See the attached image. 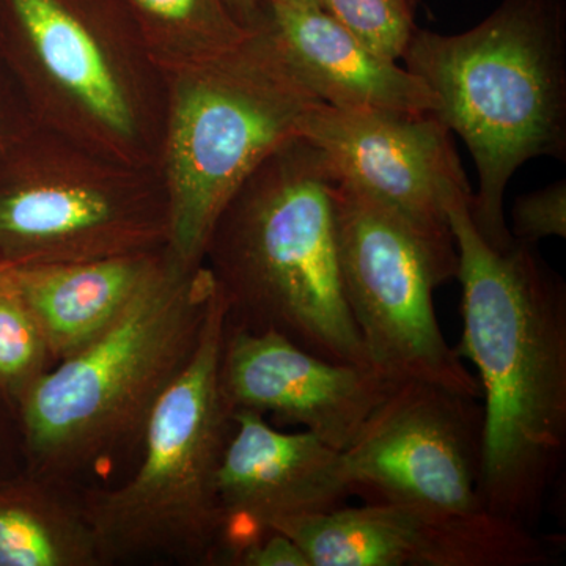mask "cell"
<instances>
[{
	"label": "cell",
	"instance_id": "1",
	"mask_svg": "<svg viewBox=\"0 0 566 566\" xmlns=\"http://www.w3.org/2000/svg\"><path fill=\"white\" fill-rule=\"evenodd\" d=\"M472 193L447 214L463 315L455 352L475 365L485 400L480 501L534 528L566 452V285L535 245L486 243Z\"/></svg>",
	"mask_w": 566,
	"mask_h": 566
},
{
	"label": "cell",
	"instance_id": "2",
	"mask_svg": "<svg viewBox=\"0 0 566 566\" xmlns=\"http://www.w3.org/2000/svg\"><path fill=\"white\" fill-rule=\"evenodd\" d=\"M401 61L434 93L436 115L474 158L469 202L486 243H515L505 222L506 186L534 158H566L564 0H502L457 35L416 29Z\"/></svg>",
	"mask_w": 566,
	"mask_h": 566
},
{
	"label": "cell",
	"instance_id": "3",
	"mask_svg": "<svg viewBox=\"0 0 566 566\" xmlns=\"http://www.w3.org/2000/svg\"><path fill=\"white\" fill-rule=\"evenodd\" d=\"M334 177L311 142L271 153L223 208L208 241L227 323L274 331L307 352L370 367L338 266Z\"/></svg>",
	"mask_w": 566,
	"mask_h": 566
},
{
	"label": "cell",
	"instance_id": "4",
	"mask_svg": "<svg viewBox=\"0 0 566 566\" xmlns=\"http://www.w3.org/2000/svg\"><path fill=\"white\" fill-rule=\"evenodd\" d=\"M216 290L212 273L172 256L95 340L41 376L21 401L41 476L65 483L142 441L196 353Z\"/></svg>",
	"mask_w": 566,
	"mask_h": 566
},
{
	"label": "cell",
	"instance_id": "5",
	"mask_svg": "<svg viewBox=\"0 0 566 566\" xmlns=\"http://www.w3.org/2000/svg\"><path fill=\"white\" fill-rule=\"evenodd\" d=\"M227 312L218 285L196 353L148 419L136 474L81 499L104 565L148 557L214 564L218 475L234 428L219 382Z\"/></svg>",
	"mask_w": 566,
	"mask_h": 566
},
{
	"label": "cell",
	"instance_id": "6",
	"mask_svg": "<svg viewBox=\"0 0 566 566\" xmlns=\"http://www.w3.org/2000/svg\"><path fill=\"white\" fill-rule=\"evenodd\" d=\"M316 103L266 28L182 88L170 139L177 262L196 266L223 208L271 153L297 136Z\"/></svg>",
	"mask_w": 566,
	"mask_h": 566
},
{
	"label": "cell",
	"instance_id": "7",
	"mask_svg": "<svg viewBox=\"0 0 566 566\" xmlns=\"http://www.w3.org/2000/svg\"><path fill=\"white\" fill-rule=\"evenodd\" d=\"M333 208L342 286L370 368L392 385L482 397L436 316V289L457 279L455 243L424 237L344 182L334 181Z\"/></svg>",
	"mask_w": 566,
	"mask_h": 566
},
{
	"label": "cell",
	"instance_id": "8",
	"mask_svg": "<svg viewBox=\"0 0 566 566\" xmlns=\"http://www.w3.org/2000/svg\"><path fill=\"white\" fill-rule=\"evenodd\" d=\"M483 406L423 381L395 385L344 450L352 495L364 504L446 513L480 501Z\"/></svg>",
	"mask_w": 566,
	"mask_h": 566
},
{
	"label": "cell",
	"instance_id": "9",
	"mask_svg": "<svg viewBox=\"0 0 566 566\" xmlns=\"http://www.w3.org/2000/svg\"><path fill=\"white\" fill-rule=\"evenodd\" d=\"M297 136L318 148L335 181L424 237L455 243L447 208L472 191L452 132L438 115L340 111L319 102L301 118Z\"/></svg>",
	"mask_w": 566,
	"mask_h": 566
},
{
	"label": "cell",
	"instance_id": "10",
	"mask_svg": "<svg viewBox=\"0 0 566 566\" xmlns=\"http://www.w3.org/2000/svg\"><path fill=\"white\" fill-rule=\"evenodd\" d=\"M311 566H543L549 543L534 528L488 510L344 505L281 524Z\"/></svg>",
	"mask_w": 566,
	"mask_h": 566
},
{
	"label": "cell",
	"instance_id": "11",
	"mask_svg": "<svg viewBox=\"0 0 566 566\" xmlns=\"http://www.w3.org/2000/svg\"><path fill=\"white\" fill-rule=\"evenodd\" d=\"M219 382L233 415L273 417L342 452L395 386L374 368L323 359L274 331L229 323Z\"/></svg>",
	"mask_w": 566,
	"mask_h": 566
},
{
	"label": "cell",
	"instance_id": "12",
	"mask_svg": "<svg viewBox=\"0 0 566 566\" xmlns=\"http://www.w3.org/2000/svg\"><path fill=\"white\" fill-rule=\"evenodd\" d=\"M233 417L218 475L221 565L286 521L333 512L353 497L342 450L308 431L279 430L256 412Z\"/></svg>",
	"mask_w": 566,
	"mask_h": 566
},
{
	"label": "cell",
	"instance_id": "13",
	"mask_svg": "<svg viewBox=\"0 0 566 566\" xmlns=\"http://www.w3.org/2000/svg\"><path fill=\"white\" fill-rule=\"evenodd\" d=\"M264 28L290 69L319 102L340 111L436 115L422 80L382 57L319 6L273 0Z\"/></svg>",
	"mask_w": 566,
	"mask_h": 566
},
{
	"label": "cell",
	"instance_id": "14",
	"mask_svg": "<svg viewBox=\"0 0 566 566\" xmlns=\"http://www.w3.org/2000/svg\"><path fill=\"white\" fill-rule=\"evenodd\" d=\"M158 226L125 216L109 197L80 186H35L0 197V241L29 262L73 263L136 255Z\"/></svg>",
	"mask_w": 566,
	"mask_h": 566
},
{
	"label": "cell",
	"instance_id": "15",
	"mask_svg": "<svg viewBox=\"0 0 566 566\" xmlns=\"http://www.w3.org/2000/svg\"><path fill=\"white\" fill-rule=\"evenodd\" d=\"M155 270L140 255L13 268L55 364L107 329Z\"/></svg>",
	"mask_w": 566,
	"mask_h": 566
},
{
	"label": "cell",
	"instance_id": "16",
	"mask_svg": "<svg viewBox=\"0 0 566 566\" xmlns=\"http://www.w3.org/2000/svg\"><path fill=\"white\" fill-rule=\"evenodd\" d=\"M32 46L63 87L115 132L129 133L133 115L98 41L66 0H10Z\"/></svg>",
	"mask_w": 566,
	"mask_h": 566
},
{
	"label": "cell",
	"instance_id": "17",
	"mask_svg": "<svg viewBox=\"0 0 566 566\" xmlns=\"http://www.w3.org/2000/svg\"><path fill=\"white\" fill-rule=\"evenodd\" d=\"M43 479L0 499V566L104 565L81 501L66 497L57 480Z\"/></svg>",
	"mask_w": 566,
	"mask_h": 566
},
{
	"label": "cell",
	"instance_id": "18",
	"mask_svg": "<svg viewBox=\"0 0 566 566\" xmlns=\"http://www.w3.org/2000/svg\"><path fill=\"white\" fill-rule=\"evenodd\" d=\"M54 364L13 268L0 271V389L22 401Z\"/></svg>",
	"mask_w": 566,
	"mask_h": 566
},
{
	"label": "cell",
	"instance_id": "19",
	"mask_svg": "<svg viewBox=\"0 0 566 566\" xmlns=\"http://www.w3.org/2000/svg\"><path fill=\"white\" fill-rule=\"evenodd\" d=\"M334 20L376 54L400 62L416 32L417 0H319Z\"/></svg>",
	"mask_w": 566,
	"mask_h": 566
},
{
	"label": "cell",
	"instance_id": "20",
	"mask_svg": "<svg viewBox=\"0 0 566 566\" xmlns=\"http://www.w3.org/2000/svg\"><path fill=\"white\" fill-rule=\"evenodd\" d=\"M137 10L164 24L202 33L218 51L232 50L253 32L234 17L227 0H128Z\"/></svg>",
	"mask_w": 566,
	"mask_h": 566
},
{
	"label": "cell",
	"instance_id": "21",
	"mask_svg": "<svg viewBox=\"0 0 566 566\" xmlns=\"http://www.w3.org/2000/svg\"><path fill=\"white\" fill-rule=\"evenodd\" d=\"M513 240L536 245L546 238L566 237V181L517 197L512 210Z\"/></svg>",
	"mask_w": 566,
	"mask_h": 566
},
{
	"label": "cell",
	"instance_id": "22",
	"mask_svg": "<svg viewBox=\"0 0 566 566\" xmlns=\"http://www.w3.org/2000/svg\"><path fill=\"white\" fill-rule=\"evenodd\" d=\"M233 566H311L300 546L282 532H268L245 545L230 562Z\"/></svg>",
	"mask_w": 566,
	"mask_h": 566
},
{
	"label": "cell",
	"instance_id": "23",
	"mask_svg": "<svg viewBox=\"0 0 566 566\" xmlns=\"http://www.w3.org/2000/svg\"><path fill=\"white\" fill-rule=\"evenodd\" d=\"M230 10L233 11L237 20L248 29L262 28L264 21H266V11H264L262 2L260 0H227Z\"/></svg>",
	"mask_w": 566,
	"mask_h": 566
},
{
	"label": "cell",
	"instance_id": "24",
	"mask_svg": "<svg viewBox=\"0 0 566 566\" xmlns=\"http://www.w3.org/2000/svg\"><path fill=\"white\" fill-rule=\"evenodd\" d=\"M260 2H262L264 11H266V3L273 2V0H260ZM286 2L308 3V6L322 7V2H319V0H286Z\"/></svg>",
	"mask_w": 566,
	"mask_h": 566
}]
</instances>
